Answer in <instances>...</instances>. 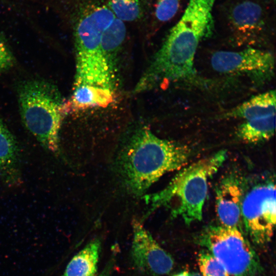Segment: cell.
Wrapping results in <instances>:
<instances>
[{
  "label": "cell",
  "instance_id": "d6986e66",
  "mask_svg": "<svg viewBox=\"0 0 276 276\" xmlns=\"http://www.w3.org/2000/svg\"><path fill=\"white\" fill-rule=\"evenodd\" d=\"M14 58L7 43L0 34V72L10 68L14 63Z\"/></svg>",
  "mask_w": 276,
  "mask_h": 276
},
{
  "label": "cell",
  "instance_id": "5b68a950",
  "mask_svg": "<svg viewBox=\"0 0 276 276\" xmlns=\"http://www.w3.org/2000/svg\"><path fill=\"white\" fill-rule=\"evenodd\" d=\"M198 243L207 249L232 276H259V259L241 231L236 227L211 225L199 236Z\"/></svg>",
  "mask_w": 276,
  "mask_h": 276
},
{
  "label": "cell",
  "instance_id": "7c38bea8",
  "mask_svg": "<svg viewBox=\"0 0 276 276\" xmlns=\"http://www.w3.org/2000/svg\"><path fill=\"white\" fill-rule=\"evenodd\" d=\"M275 115V91L269 90L254 97L239 105L225 117L246 121Z\"/></svg>",
  "mask_w": 276,
  "mask_h": 276
},
{
  "label": "cell",
  "instance_id": "6da1fadb",
  "mask_svg": "<svg viewBox=\"0 0 276 276\" xmlns=\"http://www.w3.org/2000/svg\"><path fill=\"white\" fill-rule=\"evenodd\" d=\"M115 18L106 5L96 4L86 6L78 16L75 27L76 75L69 103L74 110L104 107L113 100V63L102 49L101 38Z\"/></svg>",
  "mask_w": 276,
  "mask_h": 276
},
{
  "label": "cell",
  "instance_id": "e0dca14e",
  "mask_svg": "<svg viewBox=\"0 0 276 276\" xmlns=\"http://www.w3.org/2000/svg\"><path fill=\"white\" fill-rule=\"evenodd\" d=\"M198 263L201 276H229L222 264L208 250L199 254Z\"/></svg>",
  "mask_w": 276,
  "mask_h": 276
},
{
  "label": "cell",
  "instance_id": "ffe728a7",
  "mask_svg": "<svg viewBox=\"0 0 276 276\" xmlns=\"http://www.w3.org/2000/svg\"><path fill=\"white\" fill-rule=\"evenodd\" d=\"M173 276H190V273L188 271L185 270L179 273H176Z\"/></svg>",
  "mask_w": 276,
  "mask_h": 276
},
{
  "label": "cell",
  "instance_id": "30bf717a",
  "mask_svg": "<svg viewBox=\"0 0 276 276\" xmlns=\"http://www.w3.org/2000/svg\"><path fill=\"white\" fill-rule=\"evenodd\" d=\"M243 196L242 185L237 176L229 175L221 181L216 190L215 204L221 225L240 229Z\"/></svg>",
  "mask_w": 276,
  "mask_h": 276
},
{
  "label": "cell",
  "instance_id": "4fadbf2b",
  "mask_svg": "<svg viewBox=\"0 0 276 276\" xmlns=\"http://www.w3.org/2000/svg\"><path fill=\"white\" fill-rule=\"evenodd\" d=\"M101 245L98 239L88 242L70 260L62 276H95Z\"/></svg>",
  "mask_w": 276,
  "mask_h": 276
},
{
  "label": "cell",
  "instance_id": "2e32d148",
  "mask_svg": "<svg viewBox=\"0 0 276 276\" xmlns=\"http://www.w3.org/2000/svg\"><path fill=\"white\" fill-rule=\"evenodd\" d=\"M126 31L124 22L115 18L103 33L101 45L105 54L112 62V55L124 41Z\"/></svg>",
  "mask_w": 276,
  "mask_h": 276
},
{
  "label": "cell",
  "instance_id": "9c48e42d",
  "mask_svg": "<svg viewBox=\"0 0 276 276\" xmlns=\"http://www.w3.org/2000/svg\"><path fill=\"white\" fill-rule=\"evenodd\" d=\"M267 10L260 0H234L229 5L226 14L237 40H254L265 27Z\"/></svg>",
  "mask_w": 276,
  "mask_h": 276
},
{
  "label": "cell",
  "instance_id": "52a82bcc",
  "mask_svg": "<svg viewBox=\"0 0 276 276\" xmlns=\"http://www.w3.org/2000/svg\"><path fill=\"white\" fill-rule=\"evenodd\" d=\"M133 237L131 257L134 266L142 272L154 276L169 274L174 260L143 225L137 220L132 224Z\"/></svg>",
  "mask_w": 276,
  "mask_h": 276
},
{
  "label": "cell",
  "instance_id": "44dd1931",
  "mask_svg": "<svg viewBox=\"0 0 276 276\" xmlns=\"http://www.w3.org/2000/svg\"><path fill=\"white\" fill-rule=\"evenodd\" d=\"M190 276H201L200 273L198 272H193L190 274Z\"/></svg>",
  "mask_w": 276,
  "mask_h": 276
},
{
  "label": "cell",
  "instance_id": "ba28073f",
  "mask_svg": "<svg viewBox=\"0 0 276 276\" xmlns=\"http://www.w3.org/2000/svg\"><path fill=\"white\" fill-rule=\"evenodd\" d=\"M274 63V57L271 53L251 48L238 52L218 51L211 58L212 66L216 71L246 74L256 78L271 75Z\"/></svg>",
  "mask_w": 276,
  "mask_h": 276
},
{
  "label": "cell",
  "instance_id": "ac0fdd59",
  "mask_svg": "<svg viewBox=\"0 0 276 276\" xmlns=\"http://www.w3.org/2000/svg\"><path fill=\"white\" fill-rule=\"evenodd\" d=\"M181 0H156L155 16L160 21L172 19L177 13Z\"/></svg>",
  "mask_w": 276,
  "mask_h": 276
},
{
  "label": "cell",
  "instance_id": "8fae6325",
  "mask_svg": "<svg viewBox=\"0 0 276 276\" xmlns=\"http://www.w3.org/2000/svg\"><path fill=\"white\" fill-rule=\"evenodd\" d=\"M20 151L13 135L0 118V178L7 186L22 182Z\"/></svg>",
  "mask_w": 276,
  "mask_h": 276
},
{
  "label": "cell",
  "instance_id": "277c9868",
  "mask_svg": "<svg viewBox=\"0 0 276 276\" xmlns=\"http://www.w3.org/2000/svg\"><path fill=\"white\" fill-rule=\"evenodd\" d=\"M22 121L47 151L59 154V131L68 109L54 85L42 80L24 82L18 88Z\"/></svg>",
  "mask_w": 276,
  "mask_h": 276
},
{
  "label": "cell",
  "instance_id": "3957f363",
  "mask_svg": "<svg viewBox=\"0 0 276 276\" xmlns=\"http://www.w3.org/2000/svg\"><path fill=\"white\" fill-rule=\"evenodd\" d=\"M226 157L220 150L180 171L162 190L144 196L151 210L166 207L173 217L181 218L189 225L202 218L209 180L218 171Z\"/></svg>",
  "mask_w": 276,
  "mask_h": 276
},
{
  "label": "cell",
  "instance_id": "7a4b0ae2",
  "mask_svg": "<svg viewBox=\"0 0 276 276\" xmlns=\"http://www.w3.org/2000/svg\"><path fill=\"white\" fill-rule=\"evenodd\" d=\"M190 155L187 146L160 139L149 129L142 128L121 153V175L127 190L141 196L164 174L181 168Z\"/></svg>",
  "mask_w": 276,
  "mask_h": 276
},
{
  "label": "cell",
  "instance_id": "5bb4252c",
  "mask_svg": "<svg viewBox=\"0 0 276 276\" xmlns=\"http://www.w3.org/2000/svg\"><path fill=\"white\" fill-rule=\"evenodd\" d=\"M275 115L246 121L238 127L237 136L247 143L256 144L266 141L274 135Z\"/></svg>",
  "mask_w": 276,
  "mask_h": 276
},
{
  "label": "cell",
  "instance_id": "8992f818",
  "mask_svg": "<svg viewBox=\"0 0 276 276\" xmlns=\"http://www.w3.org/2000/svg\"><path fill=\"white\" fill-rule=\"evenodd\" d=\"M241 217L246 231L254 243L262 245L270 240L276 221L274 181L259 183L244 195Z\"/></svg>",
  "mask_w": 276,
  "mask_h": 276
},
{
  "label": "cell",
  "instance_id": "9a60e30c",
  "mask_svg": "<svg viewBox=\"0 0 276 276\" xmlns=\"http://www.w3.org/2000/svg\"><path fill=\"white\" fill-rule=\"evenodd\" d=\"M106 5L115 17L123 22L141 18L145 10L143 0H109Z\"/></svg>",
  "mask_w": 276,
  "mask_h": 276
}]
</instances>
